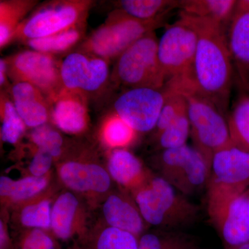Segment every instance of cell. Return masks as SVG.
<instances>
[{"mask_svg": "<svg viewBox=\"0 0 249 249\" xmlns=\"http://www.w3.org/2000/svg\"><path fill=\"white\" fill-rule=\"evenodd\" d=\"M180 16L191 22L198 36L188 83L225 114L229 107L233 76V64L228 47L227 30L210 19L182 13H180Z\"/></svg>", "mask_w": 249, "mask_h": 249, "instance_id": "obj_1", "label": "cell"}, {"mask_svg": "<svg viewBox=\"0 0 249 249\" xmlns=\"http://www.w3.org/2000/svg\"><path fill=\"white\" fill-rule=\"evenodd\" d=\"M132 195L148 225L178 230L193 224L199 217V206L159 175H152Z\"/></svg>", "mask_w": 249, "mask_h": 249, "instance_id": "obj_2", "label": "cell"}, {"mask_svg": "<svg viewBox=\"0 0 249 249\" xmlns=\"http://www.w3.org/2000/svg\"><path fill=\"white\" fill-rule=\"evenodd\" d=\"M165 85L184 96L193 147L211 165L214 154L231 143L227 119L213 103L184 80H170Z\"/></svg>", "mask_w": 249, "mask_h": 249, "instance_id": "obj_3", "label": "cell"}, {"mask_svg": "<svg viewBox=\"0 0 249 249\" xmlns=\"http://www.w3.org/2000/svg\"><path fill=\"white\" fill-rule=\"evenodd\" d=\"M164 18L141 20L119 9L108 15L105 22L81 42L79 49L110 61L118 58L142 36L163 25Z\"/></svg>", "mask_w": 249, "mask_h": 249, "instance_id": "obj_4", "label": "cell"}, {"mask_svg": "<svg viewBox=\"0 0 249 249\" xmlns=\"http://www.w3.org/2000/svg\"><path fill=\"white\" fill-rule=\"evenodd\" d=\"M249 188V152L233 144L214 154L207 186V211L213 217Z\"/></svg>", "mask_w": 249, "mask_h": 249, "instance_id": "obj_5", "label": "cell"}, {"mask_svg": "<svg viewBox=\"0 0 249 249\" xmlns=\"http://www.w3.org/2000/svg\"><path fill=\"white\" fill-rule=\"evenodd\" d=\"M158 43L155 31L142 36L116 60L111 80L127 89L163 88L167 81L159 61Z\"/></svg>", "mask_w": 249, "mask_h": 249, "instance_id": "obj_6", "label": "cell"}, {"mask_svg": "<svg viewBox=\"0 0 249 249\" xmlns=\"http://www.w3.org/2000/svg\"><path fill=\"white\" fill-rule=\"evenodd\" d=\"M93 4L91 0H57L40 5L21 23L13 42L24 43L85 24Z\"/></svg>", "mask_w": 249, "mask_h": 249, "instance_id": "obj_7", "label": "cell"}, {"mask_svg": "<svg viewBox=\"0 0 249 249\" xmlns=\"http://www.w3.org/2000/svg\"><path fill=\"white\" fill-rule=\"evenodd\" d=\"M160 178L185 196L206 188L211 165L194 147L185 145L160 150L155 157Z\"/></svg>", "mask_w": 249, "mask_h": 249, "instance_id": "obj_8", "label": "cell"}, {"mask_svg": "<svg viewBox=\"0 0 249 249\" xmlns=\"http://www.w3.org/2000/svg\"><path fill=\"white\" fill-rule=\"evenodd\" d=\"M197 40L196 29L183 16L167 28L158 43L159 61L167 82L191 79Z\"/></svg>", "mask_w": 249, "mask_h": 249, "instance_id": "obj_9", "label": "cell"}, {"mask_svg": "<svg viewBox=\"0 0 249 249\" xmlns=\"http://www.w3.org/2000/svg\"><path fill=\"white\" fill-rule=\"evenodd\" d=\"M8 75L13 83H29L40 89L52 101L64 88L61 62L54 55L33 49L21 51L5 58Z\"/></svg>", "mask_w": 249, "mask_h": 249, "instance_id": "obj_10", "label": "cell"}, {"mask_svg": "<svg viewBox=\"0 0 249 249\" xmlns=\"http://www.w3.org/2000/svg\"><path fill=\"white\" fill-rule=\"evenodd\" d=\"M168 94L165 86L127 89L116 98L114 112L138 133H146L155 129Z\"/></svg>", "mask_w": 249, "mask_h": 249, "instance_id": "obj_11", "label": "cell"}, {"mask_svg": "<svg viewBox=\"0 0 249 249\" xmlns=\"http://www.w3.org/2000/svg\"><path fill=\"white\" fill-rule=\"evenodd\" d=\"M109 62L79 49L69 53L60 67L64 88L79 91L88 96L102 91L110 75Z\"/></svg>", "mask_w": 249, "mask_h": 249, "instance_id": "obj_12", "label": "cell"}, {"mask_svg": "<svg viewBox=\"0 0 249 249\" xmlns=\"http://www.w3.org/2000/svg\"><path fill=\"white\" fill-rule=\"evenodd\" d=\"M88 157L80 156L62 160L57 167L59 178L70 191L93 196L105 194L110 189V175Z\"/></svg>", "mask_w": 249, "mask_h": 249, "instance_id": "obj_13", "label": "cell"}, {"mask_svg": "<svg viewBox=\"0 0 249 249\" xmlns=\"http://www.w3.org/2000/svg\"><path fill=\"white\" fill-rule=\"evenodd\" d=\"M51 120L57 128L70 134H80L89 124L88 96L76 90L64 88L49 102Z\"/></svg>", "mask_w": 249, "mask_h": 249, "instance_id": "obj_14", "label": "cell"}, {"mask_svg": "<svg viewBox=\"0 0 249 249\" xmlns=\"http://www.w3.org/2000/svg\"><path fill=\"white\" fill-rule=\"evenodd\" d=\"M81 203L75 194L65 192L53 201L51 232L63 242L79 238L88 240L89 234L86 231V214Z\"/></svg>", "mask_w": 249, "mask_h": 249, "instance_id": "obj_15", "label": "cell"}, {"mask_svg": "<svg viewBox=\"0 0 249 249\" xmlns=\"http://www.w3.org/2000/svg\"><path fill=\"white\" fill-rule=\"evenodd\" d=\"M226 249L249 243V216L245 192L210 218Z\"/></svg>", "mask_w": 249, "mask_h": 249, "instance_id": "obj_16", "label": "cell"}, {"mask_svg": "<svg viewBox=\"0 0 249 249\" xmlns=\"http://www.w3.org/2000/svg\"><path fill=\"white\" fill-rule=\"evenodd\" d=\"M228 47L232 64L247 88L249 81V2L237 1L235 12L227 27Z\"/></svg>", "mask_w": 249, "mask_h": 249, "instance_id": "obj_17", "label": "cell"}, {"mask_svg": "<svg viewBox=\"0 0 249 249\" xmlns=\"http://www.w3.org/2000/svg\"><path fill=\"white\" fill-rule=\"evenodd\" d=\"M103 213L108 227L128 232L139 239L148 225L134 196L127 192L109 195L103 203Z\"/></svg>", "mask_w": 249, "mask_h": 249, "instance_id": "obj_18", "label": "cell"}, {"mask_svg": "<svg viewBox=\"0 0 249 249\" xmlns=\"http://www.w3.org/2000/svg\"><path fill=\"white\" fill-rule=\"evenodd\" d=\"M10 91L15 107L27 127L36 128L50 120V105L40 89L18 82L13 84Z\"/></svg>", "mask_w": 249, "mask_h": 249, "instance_id": "obj_19", "label": "cell"}, {"mask_svg": "<svg viewBox=\"0 0 249 249\" xmlns=\"http://www.w3.org/2000/svg\"><path fill=\"white\" fill-rule=\"evenodd\" d=\"M111 179L132 194L150 180L153 174L127 149L112 150L107 162Z\"/></svg>", "mask_w": 249, "mask_h": 249, "instance_id": "obj_20", "label": "cell"}, {"mask_svg": "<svg viewBox=\"0 0 249 249\" xmlns=\"http://www.w3.org/2000/svg\"><path fill=\"white\" fill-rule=\"evenodd\" d=\"M237 3L235 0H183L178 1V8L183 14L210 19L226 29L231 20Z\"/></svg>", "mask_w": 249, "mask_h": 249, "instance_id": "obj_21", "label": "cell"}, {"mask_svg": "<svg viewBox=\"0 0 249 249\" xmlns=\"http://www.w3.org/2000/svg\"><path fill=\"white\" fill-rule=\"evenodd\" d=\"M38 1L1 0L0 1V48H5L14 40L21 23L30 14Z\"/></svg>", "mask_w": 249, "mask_h": 249, "instance_id": "obj_22", "label": "cell"}, {"mask_svg": "<svg viewBox=\"0 0 249 249\" xmlns=\"http://www.w3.org/2000/svg\"><path fill=\"white\" fill-rule=\"evenodd\" d=\"M49 177H26L14 180L6 176L0 178V196L1 199L14 204H22L40 196L47 189Z\"/></svg>", "mask_w": 249, "mask_h": 249, "instance_id": "obj_23", "label": "cell"}, {"mask_svg": "<svg viewBox=\"0 0 249 249\" xmlns=\"http://www.w3.org/2000/svg\"><path fill=\"white\" fill-rule=\"evenodd\" d=\"M87 23L54 35L24 42L33 50L54 55L68 53L85 40Z\"/></svg>", "mask_w": 249, "mask_h": 249, "instance_id": "obj_24", "label": "cell"}, {"mask_svg": "<svg viewBox=\"0 0 249 249\" xmlns=\"http://www.w3.org/2000/svg\"><path fill=\"white\" fill-rule=\"evenodd\" d=\"M53 204L49 196L43 194L22 203L18 210V222L27 229H40L51 231Z\"/></svg>", "mask_w": 249, "mask_h": 249, "instance_id": "obj_25", "label": "cell"}, {"mask_svg": "<svg viewBox=\"0 0 249 249\" xmlns=\"http://www.w3.org/2000/svg\"><path fill=\"white\" fill-rule=\"evenodd\" d=\"M116 9L141 20L164 18L172 9L178 8L174 0H122L115 2Z\"/></svg>", "mask_w": 249, "mask_h": 249, "instance_id": "obj_26", "label": "cell"}, {"mask_svg": "<svg viewBox=\"0 0 249 249\" xmlns=\"http://www.w3.org/2000/svg\"><path fill=\"white\" fill-rule=\"evenodd\" d=\"M227 121L232 143L249 152V93L239 96Z\"/></svg>", "mask_w": 249, "mask_h": 249, "instance_id": "obj_27", "label": "cell"}, {"mask_svg": "<svg viewBox=\"0 0 249 249\" xmlns=\"http://www.w3.org/2000/svg\"><path fill=\"white\" fill-rule=\"evenodd\" d=\"M138 237L110 227H101L89 234L86 249H138Z\"/></svg>", "mask_w": 249, "mask_h": 249, "instance_id": "obj_28", "label": "cell"}, {"mask_svg": "<svg viewBox=\"0 0 249 249\" xmlns=\"http://www.w3.org/2000/svg\"><path fill=\"white\" fill-rule=\"evenodd\" d=\"M196 241L178 230L145 232L139 240L138 249H195Z\"/></svg>", "mask_w": 249, "mask_h": 249, "instance_id": "obj_29", "label": "cell"}, {"mask_svg": "<svg viewBox=\"0 0 249 249\" xmlns=\"http://www.w3.org/2000/svg\"><path fill=\"white\" fill-rule=\"evenodd\" d=\"M138 132L115 113H111L103 121L101 137L106 146L111 150L126 149L135 142Z\"/></svg>", "mask_w": 249, "mask_h": 249, "instance_id": "obj_30", "label": "cell"}, {"mask_svg": "<svg viewBox=\"0 0 249 249\" xmlns=\"http://www.w3.org/2000/svg\"><path fill=\"white\" fill-rule=\"evenodd\" d=\"M0 116H1V139L9 144L19 142L27 125L18 114L11 96L5 91H1L0 98Z\"/></svg>", "mask_w": 249, "mask_h": 249, "instance_id": "obj_31", "label": "cell"}, {"mask_svg": "<svg viewBox=\"0 0 249 249\" xmlns=\"http://www.w3.org/2000/svg\"><path fill=\"white\" fill-rule=\"evenodd\" d=\"M189 136L191 125L186 110L173 124L155 137L159 150H163L186 145Z\"/></svg>", "mask_w": 249, "mask_h": 249, "instance_id": "obj_32", "label": "cell"}, {"mask_svg": "<svg viewBox=\"0 0 249 249\" xmlns=\"http://www.w3.org/2000/svg\"><path fill=\"white\" fill-rule=\"evenodd\" d=\"M30 138L36 148L49 152L54 160L64 154V139L58 129L51 124H46L34 128Z\"/></svg>", "mask_w": 249, "mask_h": 249, "instance_id": "obj_33", "label": "cell"}, {"mask_svg": "<svg viewBox=\"0 0 249 249\" xmlns=\"http://www.w3.org/2000/svg\"><path fill=\"white\" fill-rule=\"evenodd\" d=\"M168 91V96L160 111L155 131V137L173 124L187 110L186 99L182 93L175 91L165 85Z\"/></svg>", "mask_w": 249, "mask_h": 249, "instance_id": "obj_34", "label": "cell"}, {"mask_svg": "<svg viewBox=\"0 0 249 249\" xmlns=\"http://www.w3.org/2000/svg\"><path fill=\"white\" fill-rule=\"evenodd\" d=\"M57 240L49 231L27 229L19 236L15 249H61Z\"/></svg>", "mask_w": 249, "mask_h": 249, "instance_id": "obj_35", "label": "cell"}, {"mask_svg": "<svg viewBox=\"0 0 249 249\" xmlns=\"http://www.w3.org/2000/svg\"><path fill=\"white\" fill-rule=\"evenodd\" d=\"M53 156L42 149H36L35 154L29 166L31 176L42 178L47 176L53 162Z\"/></svg>", "mask_w": 249, "mask_h": 249, "instance_id": "obj_36", "label": "cell"}, {"mask_svg": "<svg viewBox=\"0 0 249 249\" xmlns=\"http://www.w3.org/2000/svg\"><path fill=\"white\" fill-rule=\"evenodd\" d=\"M8 68L5 58H1L0 60V86L1 88L7 87L8 85Z\"/></svg>", "mask_w": 249, "mask_h": 249, "instance_id": "obj_37", "label": "cell"}, {"mask_svg": "<svg viewBox=\"0 0 249 249\" xmlns=\"http://www.w3.org/2000/svg\"><path fill=\"white\" fill-rule=\"evenodd\" d=\"M226 249H249V243L243 244V245L236 246V247Z\"/></svg>", "mask_w": 249, "mask_h": 249, "instance_id": "obj_38", "label": "cell"}, {"mask_svg": "<svg viewBox=\"0 0 249 249\" xmlns=\"http://www.w3.org/2000/svg\"><path fill=\"white\" fill-rule=\"evenodd\" d=\"M246 197H247V212L249 216V188L245 192Z\"/></svg>", "mask_w": 249, "mask_h": 249, "instance_id": "obj_39", "label": "cell"}, {"mask_svg": "<svg viewBox=\"0 0 249 249\" xmlns=\"http://www.w3.org/2000/svg\"><path fill=\"white\" fill-rule=\"evenodd\" d=\"M247 88V90H248L249 93V81L248 85H247V88Z\"/></svg>", "mask_w": 249, "mask_h": 249, "instance_id": "obj_40", "label": "cell"}, {"mask_svg": "<svg viewBox=\"0 0 249 249\" xmlns=\"http://www.w3.org/2000/svg\"><path fill=\"white\" fill-rule=\"evenodd\" d=\"M78 249H85V247H80V248H79Z\"/></svg>", "mask_w": 249, "mask_h": 249, "instance_id": "obj_41", "label": "cell"}, {"mask_svg": "<svg viewBox=\"0 0 249 249\" xmlns=\"http://www.w3.org/2000/svg\"><path fill=\"white\" fill-rule=\"evenodd\" d=\"M195 249H199V247H196V248Z\"/></svg>", "mask_w": 249, "mask_h": 249, "instance_id": "obj_42", "label": "cell"}, {"mask_svg": "<svg viewBox=\"0 0 249 249\" xmlns=\"http://www.w3.org/2000/svg\"><path fill=\"white\" fill-rule=\"evenodd\" d=\"M248 1H249V0H248Z\"/></svg>", "mask_w": 249, "mask_h": 249, "instance_id": "obj_43", "label": "cell"}]
</instances>
